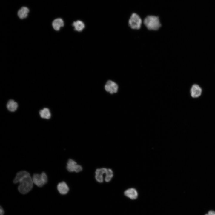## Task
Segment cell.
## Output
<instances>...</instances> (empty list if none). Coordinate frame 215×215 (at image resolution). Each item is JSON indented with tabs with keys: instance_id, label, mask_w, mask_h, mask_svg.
<instances>
[{
	"instance_id": "obj_1",
	"label": "cell",
	"mask_w": 215,
	"mask_h": 215,
	"mask_svg": "<svg viewBox=\"0 0 215 215\" xmlns=\"http://www.w3.org/2000/svg\"><path fill=\"white\" fill-rule=\"evenodd\" d=\"M144 23L147 28L151 30H157L161 26L159 17L155 16H148L145 19Z\"/></svg>"
},
{
	"instance_id": "obj_2",
	"label": "cell",
	"mask_w": 215,
	"mask_h": 215,
	"mask_svg": "<svg viewBox=\"0 0 215 215\" xmlns=\"http://www.w3.org/2000/svg\"><path fill=\"white\" fill-rule=\"evenodd\" d=\"M19 183L18 190L21 193L23 194L28 193L33 187V182L30 175L24 177Z\"/></svg>"
},
{
	"instance_id": "obj_3",
	"label": "cell",
	"mask_w": 215,
	"mask_h": 215,
	"mask_svg": "<svg viewBox=\"0 0 215 215\" xmlns=\"http://www.w3.org/2000/svg\"><path fill=\"white\" fill-rule=\"evenodd\" d=\"M33 183L39 187H42L46 183L48 179L47 175L44 172L41 174H34L32 177Z\"/></svg>"
},
{
	"instance_id": "obj_4",
	"label": "cell",
	"mask_w": 215,
	"mask_h": 215,
	"mask_svg": "<svg viewBox=\"0 0 215 215\" xmlns=\"http://www.w3.org/2000/svg\"><path fill=\"white\" fill-rule=\"evenodd\" d=\"M142 24V20L139 16L136 13H133L129 20V27L132 29L138 30L140 28Z\"/></svg>"
},
{
	"instance_id": "obj_5",
	"label": "cell",
	"mask_w": 215,
	"mask_h": 215,
	"mask_svg": "<svg viewBox=\"0 0 215 215\" xmlns=\"http://www.w3.org/2000/svg\"><path fill=\"white\" fill-rule=\"evenodd\" d=\"M202 87L197 83L193 84L190 90V96L193 99H197L200 97L202 94Z\"/></svg>"
},
{
	"instance_id": "obj_6",
	"label": "cell",
	"mask_w": 215,
	"mask_h": 215,
	"mask_svg": "<svg viewBox=\"0 0 215 215\" xmlns=\"http://www.w3.org/2000/svg\"><path fill=\"white\" fill-rule=\"evenodd\" d=\"M67 169L69 172H79L82 171V168L81 166L77 164L74 160L70 159L67 163Z\"/></svg>"
},
{
	"instance_id": "obj_7",
	"label": "cell",
	"mask_w": 215,
	"mask_h": 215,
	"mask_svg": "<svg viewBox=\"0 0 215 215\" xmlns=\"http://www.w3.org/2000/svg\"><path fill=\"white\" fill-rule=\"evenodd\" d=\"M105 88V90L110 94L116 93L118 89L117 84L111 80H108L106 83Z\"/></svg>"
},
{
	"instance_id": "obj_8",
	"label": "cell",
	"mask_w": 215,
	"mask_h": 215,
	"mask_svg": "<svg viewBox=\"0 0 215 215\" xmlns=\"http://www.w3.org/2000/svg\"><path fill=\"white\" fill-rule=\"evenodd\" d=\"M108 168H103L97 169L95 171V177L96 180L99 183L103 181V175L106 173Z\"/></svg>"
},
{
	"instance_id": "obj_9",
	"label": "cell",
	"mask_w": 215,
	"mask_h": 215,
	"mask_svg": "<svg viewBox=\"0 0 215 215\" xmlns=\"http://www.w3.org/2000/svg\"><path fill=\"white\" fill-rule=\"evenodd\" d=\"M29 175H30V173L26 171H19L17 173L13 182L14 183H19L22 179Z\"/></svg>"
},
{
	"instance_id": "obj_10",
	"label": "cell",
	"mask_w": 215,
	"mask_h": 215,
	"mask_svg": "<svg viewBox=\"0 0 215 215\" xmlns=\"http://www.w3.org/2000/svg\"><path fill=\"white\" fill-rule=\"evenodd\" d=\"M57 188L59 192L63 195L67 194L69 191L68 185L64 182L59 183L57 185Z\"/></svg>"
},
{
	"instance_id": "obj_11",
	"label": "cell",
	"mask_w": 215,
	"mask_h": 215,
	"mask_svg": "<svg viewBox=\"0 0 215 215\" xmlns=\"http://www.w3.org/2000/svg\"><path fill=\"white\" fill-rule=\"evenodd\" d=\"M125 195L131 199H135L138 196V193L136 190L133 188H130L126 190Z\"/></svg>"
},
{
	"instance_id": "obj_12",
	"label": "cell",
	"mask_w": 215,
	"mask_h": 215,
	"mask_svg": "<svg viewBox=\"0 0 215 215\" xmlns=\"http://www.w3.org/2000/svg\"><path fill=\"white\" fill-rule=\"evenodd\" d=\"M64 25V21L60 18L55 19L52 23V26L53 29L56 31L59 30L61 27H63Z\"/></svg>"
},
{
	"instance_id": "obj_13",
	"label": "cell",
	"mask_w": 215,
	"mask_h": 215,
	"mask_svg": "<svg viewBox=\"0 0 215 215\" xmlns=\"http://www.w3.org/2000/svg\"><path fill=\"white\" fill-rule=\"evenodd\" d=\"M72 26L74 27L75 30L78 31H82L85 27V24L84 23L80 20H77L74 22Z\"/></svg>"
},
{
	"instance_id": "obj_14",
	"label": "cell",
	"mask_w": 215,
	"mask_h": 215,
	"mask_svg": "<svg viewBox=\"0 0 215 215\" xmlns=\"http://www.w3.org/2000/svg\"><path fill=\"white\" fill-rule=\"evenodd\" d=\"M29 12V9L26 7H23L19 10L18 15L20 19H22L27 17Z\"/></svg>"
},
{
	"instance_id": "obj_15",
	"label": "cell",
	"mask_w": 215,
	"mask_h": 215,
	"mask_svg": "<svg viewBox=\"0 0 215 215\" xmlns=\"http://www.w3.org/2000/svg\"><path fill=\"white\" fill-rule=\"evenodd\" d=\"M18 106L17 102L12 99L9 100L7 104V109L11 112H14L16 110Z\"/></svg>"
},
{
	"instance_id": "obj_16",
	"label": "cell",
	"mask_w": 215,
	"mask_h": 215,
	"mask_svg": "<svg viewBox=\"0 0 215 215\" xmlns=\"http://www.w3.org/2000/svg\"><path fill=\"white\" fill-rule=\"evenodd\" d=\"M41 117L48 119L50 118L51 114L49 109L47 108L41 110L39 112Z\"/></svg>"
},
{
	"instance_id": "obj_17",
	"label": "cell",
	"mask_w": 215,
	"mask_h": 215,
	"mask_svg": "<svg viewBox=\"0 0 215 215\" xmlns=\"http://www.w3.org/2000/svg\"><path fill=\"white\" fill-rule=\"evenodd\" d=\"M113 176V173L112 170L108 168V170L105 178V181L107 182H110Z\"/></svg>"
},
{
	"instance_id": "obj_18",
	"label": "cell",
	"mask_w": 215,
	"mask_h": 215,
	"mask_svg": "<svg viewBox=\"0 0 215 215\" xmlns=\"http://www.w3.org/2000/svg\"><path fill=\"white\" fill-rule=\"evenodd\" d=\"M205 215H215V211L213 210L209 211L208 213Z\"/></svg>"
},
{
	"instance_id": "obj_19",
	"label": "cell",
	"mask_w": 215,
	"mask_h": 215,
	"mask_svg": "<svg viewBox=\"0 0 215 215\" xmlns=\"http://www.w3.org/2000/svg\"><path fill=\"white\" fill-rule=\"evenodd\" d=\"M4 214V211L1 206L0 209V215H3Z\"/></svg>"
}]
</instances>
